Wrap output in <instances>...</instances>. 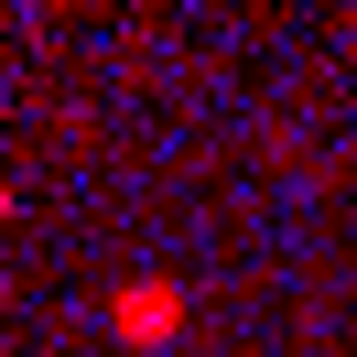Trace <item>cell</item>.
<instances>
[{"mask_svg": "<svg viewBox=\"0 0 357 357\" xmlns=\"http://www.w3.org/2000/svg\"><path fill=\"white\" fill-rule=\"evenodd\" d=\"M184 325H195V292H184V282H119V292H109V335L141 347V357L174 347Z\"/></svg>", "mask_w": 357, "mask_h": 357, "instance_id": "6da1fadb", "label": "cell"}]
</instances>
